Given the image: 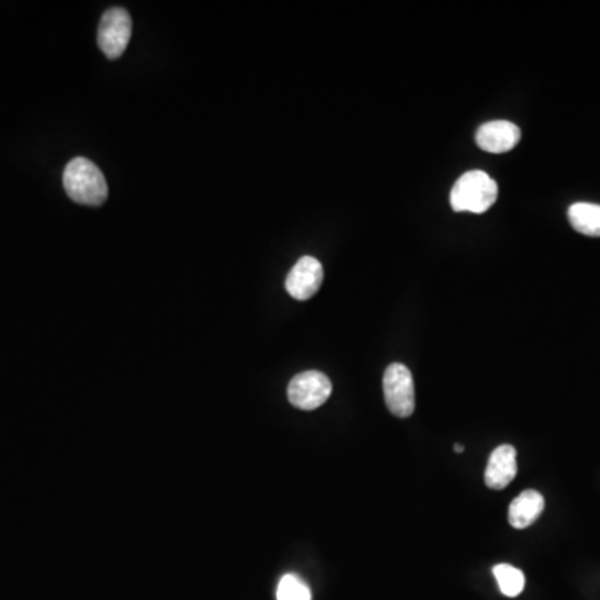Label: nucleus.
<instances>
[{"label":"nucleus","mask_w":600,"mask_h":600,"mask_svg":"<svg viewBox=\"0 0 600 600\" xmlns=\"http://www.w3.org/2000/svg\"><path fill=\"white\" fill-rule=\"evenodd\" d=\"M332 394V382L319 370H307L290 380L287 397L300 410L319 409Z\"/></svg>","instance_id":"4"},{"label":"nucleus","mask_w":600,"mask_h":600,"mask_svg":"<svg viewBox=\"0 0 600 600\" xmlns=\"http://www.w3.org/2000/svg\"><path fill=\"white\" fill-rule=\"evenodd\" d=\"M455 452H457V454H462V452H464V447H462V445L457 444L454 447Z\"/></svg>","instance_id":"13"},{"label":"nucleus","mask_w":600,"mask_h":600,"mask_svg":"<svg viewBox=\"0 0 600 600\" xmlns=\"http://www.w3.org/2000/svg\"><path fill=\"white\" fill-rule=\"evenodd\" d=\"M494 575L499 582V589L507 597H517L524 590L525 577L522 570L514 565L499 564L494 567Z\"/></svg>","instance_id":"11"},{"label":"nucleus","mask_w":600,"mask_h":600,"mask_svg":"<svg viewBox=\"0 0 600 600\" xmlns=\"http://www.w3.org/2000/svg\"><path fill=\"white\" fill-rule=\"evenodd\" d=\"M277 600H312V595L304 580L295 574H287L280 579Z\"/></svg>","instance_id":"12"},{"label":"nucleus","mask_w":600,"mask_h":600,"mask_svg":"<svg viewBox=\"0 0 600 600\" xmlns=\"http://www.w3.org/2000/svg\"><path fill=\"white\" fill-rule=\"evenodd\" d=\"M569 222L580 234L600 237V205L589 202H577L570 205Z\"/></svg>","instance_id":"10"},{"label":"nucleus","mask_w":600,"mask_h":600,"mask_svg":"<svg viewBox=\"0 0 600 600\" xmlns=\"http://www.w3.org/2000/svg\"><path fill=\"white\" fill-rule=\"evenodd\" d=\"M132 35V19L122 7L109 9L102 15L97 34V44L109 59H119L129 45Z\"/></svg>","instance_id":"5"},{"label":"nucleus","mask_w":600,"mask_h":600,"mask_svg":"<svg viewBox=\"0 0 600 600\" xmlns=\"http://www.w3.org/2000/svg\"><path fill=\"white\" fill-rule=\"evenodd\" d=\"M517 475V452L512 445H499L490 454L485 467V485L489 489L502 490Z\"/></svg>","instance_id":"8"},{"label":"nucleus","mask_w":600,"mask_h":600,"mask_svg":"<svg viewBox=\"0 0 600 600\" xmlns=\"http://www.w3.org/2000/svg\"><path fill=\"white\" fill-rule=\"evenodd\" d=\"M384 399L387 409L397 417H410L415 410L414 379L402 364H390L384 372Z\"/></svg>","instance_id":"3"},{"label":"nucleus","mask_w":600,"mask_h":600,"mask_svg":"<svg viewBox=\"0 0 600 600\" xmlns=\"http://www.w3.org/2000/svg\"><path fill=\"white\" fill-rule=\"evenodd\" d=\"M324 280V267L314 257H302L292 267L287 279L285 289L295 300H309L319 292Z\"/></svg>","instance_id":"6"},{"label":"nucleus","mask_w":600,"mask_h":600,"mask_svg":"<svg viewBox=\"0 0 600 600\" xmlns=\"http://www.w3.org/2000/svg\"><path fill=\"white\" fill-rule=\"evenodd\" d=\"M545 507L544 495L537 490H524L509 507V522L514 529H527L539 519Z\"/></svg>","instance_id":"9"},{"label":"nucleus","mask_w":600,"mask_h":600,"mask_svg":"<svg viewBox=\"0 0 600 600\" xmlns=\"http://www.w3.org/2000/svg\"><path fill=\"white\" fill-rule=\"evenodd\" d=\"M520 137L522 134H520L519 127L509 120H492V122L480 125L475 134V142L485 152L504 154L519 144Z\"/></svg>","instance_id":"7"},{"label":"nucleus","mask_w":600,"mask_h":600,"mask_svg":"<svg viewBox=\"0 0 600 600\" xmlns=\"http://www.w3.org/2000/svg\"><path fill=\"white\" fill-rule=\"evenodd\" d=\"M499 187L484 170L465 172L450 192V205L455 212L484 214L495 204Z\"/></svg>","instance_id":"2"},{"label":"nucleus","mask_w":600,"mask_h":600,"mask_svg":"<svg viewBox=\"0 0 600 600\" xmlns=\"http://www.w3.org/2000/svg\"><path fill=\"white\" fill-rule=\"evenodd\" d=\"M64 189L74 202L90 207H99L109 197L104 174L85 157H75L65 167Z\"/></svg>","instance_id":"1"}]
</instances>
